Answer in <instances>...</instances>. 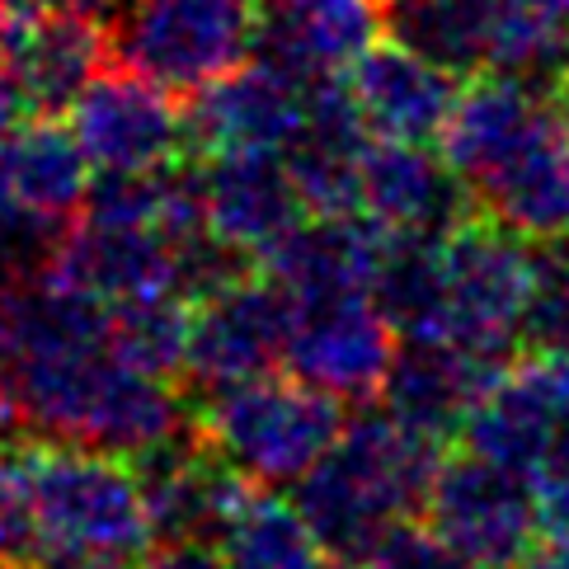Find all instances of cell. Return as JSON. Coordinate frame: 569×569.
<instances>
[{"mask_svg": "<svg viewBox=\"0 0 569 569\" xmlns=\"http://www.w3.org/2000/svg\"><path fill=\"white\" fill-rule=\"evenodd\" d=\"M0 396L29 438L141 457L184 433L193 415L174 377L118 343L109 307L62 278H0Z\"/></svg>", "mask_w": 569, "mask_h": 569, "instance_id": "cell-1", "label": "cell"}, {"mask_svg": "<svg viewBox=\"0 0 569 569\" xmlns=\"http://www.w3.org/2000/svg\"><path fill=\"white\" fill-rule=\"evenodd\" d=\"M541 246L471 212L442 236H391L377 269V307L400 339H447L508 358L537 282Z\"/></svg>", "mask_w": 569, "mask_h": 569, "instance_id": "cell-2", "label": "cell"}, {"mask_svg": "<svg viewBox=\"0 0 569 569\" xmlns=\"http://www.w3.org/2000/svg\"><path fill=\"white\" fill-rule=\"evenodd\" d=\"M438 151L471 189L476 212L532 246L569 236V132L551 90L480 71L457 94Z\"/></svg>", "mask_w": 569, "mask_h": 569, "instance_id": "cell-3", "label": "cell"}, {"mask_svg": "<svg viewBox=\"0 0 569 569\" xmlns=\"http://www.w3.org/2000/svg\"><path fill=\"white\" fill-rule=\"evenodd\" d=\"M24 490L33 565L48 569H137L156 527L128 457L80 442L24 438Z\"/></svg>", "mask_w": 569, "mask_h": 569, "instance_id": "cell-4", "label": "cell"}, {"mask_svg": "<svg viewBox=\"0 0 569 569\" xmlns=\"http://www.w3.org/2000/svg\"><path fill=\"white\" fill-rule=\"evenodd\" d=\"M438 461V442L410 433L386 410H362L358 419H343V433L292 485V499L320 537L325 556L368 560L391 527L419 518Z\"/></svg>", "mask_w": 569, "mask_h": 569, "instance_id": "cell-5", "label": "cell"}, {"mask_svg": "<svg viewBox=\"0 0 569 569\" xmlns=\"http://www.w3.org/2000/svg\"><path fill=\"white\" fill-rule=\"evenodd\" d=\"M193 429L254 485H297L343 433V405L292 372H263L208 391Z\"/></svg>", "mask_w": 569, "mask_h": 569, "instance_id": "cell-6", "label": "cell"}, {"mask_svg": "<svg viewBox=\"0 0 569 569\" xmlns=\"http://www.w3.org/2000/svg\"><path fill=\"white\" fill-rule=\"evenodd\" d=\"M254 52V0H118L109 57L170 94L212 86Z\"/></svg>", "mask_w": 569, "mask_h": 569, "instance_id": "cell-7", "label": "cell"}, {"mask_svg": "<svg viewBox=\"0 0 569 569\" xmlns=\"http://www.w3.org/2000/svg\"><path fill=\"white\" fill-rule=\"evenodd\" d=\"M419 518L471 569H513L546 522L537 485L471 447L461 457L442 452Z\"/></svg>", "mask_w": 569, "mask_h": 569, "instance_id": "cell-8", "label": "cell"}, {"mask_svg": "<svg viewBox=\"0 0 569 569\" xmlns=\"http://www.w3.org/2000/svg\"><path fill=\"white\" fill-rule=\"evenodd\" d=\"M292 301V297H288ZM400 335L372 292L292 301L282 372L335 396L339 405H368L381 396Z\"/></svg>", "mask_w": 569, "mask_h": 569, "instance_id": "cell-9", "label": "cell"}, {"mask_svg": "<svg viewBox=\"0 0 569 569\" xmlns=\"http://www.w3.org/2000/svg\"><path fill=\"white\" fill-rule=\"evenodd\" d=\"M94 174H151L189 156L184 109L128 67H104L67 109Z\"/></svg>", "mask_w": 569, "mask_h": 569, "instance_id": "cell-10", "label": "cell"}, {"mask_svg": "<svg viewBox=\"0 0 569 569\" xmlns=\"http://www.w3.org/2000/svg\"><path fill=\"white\" fill-rule=\"evenodd\" d=\"M292 301L269 273H236L193 301L184 377L198 396L282 368Z\"/></svg>", "mask_w": 569, "mask_h": 569, "instance_id": "cell-11", "label": "cell"}, {"mask_svg": "<svg viewBox=\"0 0 569 569\" xmlns=\"http://www.w3.org/2000/svg\"><path fill=\"white\" fill-rule=\"evenodd\" d=\"M202 227L221 250L259 263L311 217L282 151H217L193 160Z\"/></svg>", "mask_w": 569, "mask_h": 569, "instance_id": "cell-12", "label": "cell"}, {"mask_svg": "<svg viewBox=\"0 0 569 569\" xmlns=\"http://www.w3.org/2000/svg\"><path fill=\"white\" fill-rule=\"evenodd\" d=\"M569 423V358L532 353L503 362L490 391L480 396L476 415L466 419V447L490 461H503L527 480L556 447Z\"/></svg>", "mask_w": 569, "mask_h": 569, "instance_id": "cell-13", "label": "cell"}, {"mask_svg": "<svg viewBox=\"0 0 569 569\" xmlns=\"http://www.w3.org/2000/svg\"><path fill=\"white\" fill-rule=\"evenodd\" d=\"M503 362L508 358L447 339H400L391 372L381 381V410L410 433L447 447L466 433V419L476 415Z\"/></svg>", "mask_w": 569, "mask_h": 569, "instance_id": "cell-14", "label": "cell"}, {"mask_svg": "<svg viewBox=\"0 0 569 569\" xmlns=\"http://www.w3.org/2000/svg\"><path fill=\"white\" fill-rule=\"evenodd\" d=\"M307 90L311 86H301L297 76L246 57L212 86L193 90V104L184 109L189 151H282L301 128Z\"/></svg>", "mask_w": 569, "mask_h": 569, "instance_id": "cell-15", "label": "cell"}, {"mask_svg": "<svg viewBox=\"0 0 569 569\" xmlns=\"http://www.w3.org/2000/svg\"><path fill=\"white\" fill-rule=\"evenodd\" d=\"M358 212L386 236H442L476 212V198L433 141L372 137L358 170Z\"/></svg>", "mask_w": 569, "mask_h": 569, "instance_id": "cell-16", "label": "cell"}, {"mask_svg": "<svg viewBox=\"0 0 569 569\" xmlns=\"http://www.w3.org/2000/svg\"><path fill=\"white\" fill-rule=\"evenodd\" d=\"M377 38V0H254L250 57L297 76L301 86H316V80H343Z\"/></svg>", "mask_w": 569, "mask_h": 569, "instance_id": "cell-17", "label": "cell"}, {"mask_svg": "<svg viewBox=\"0 0 569 569\" xmlns=\"http://www.w3.org/2000/svg\"><path fill=\"white\" fill-rule=\"evenodd\" d=\"M104 62L109 33L90 14H29L0 33V71L33 118H62Z\"/></svg>", "mask_w": 569, "mask_h": 569, "instance_id": "cell-18", "label": "cell"}, {"mask_svg": "<svg viewBox=\"0 0 569 569\" xmlns=\"http://www.w3.org/2000/svg\"><path fill=\"white\" fill-rule=\"evenodd\" d=\"M141 499L156 527V541H212L236 495L246 490V476L227 466L189 423L184 433L132 457Z\"/></svg>", "mask_w": 569, "mask_h": 569, "instance_id": "cell-19", "label": "cell"}, {"mask_svg": "<svg viewBox=\"0 0 569 569\" xmlns=\"http://www.w3.org/2000/svg\"><path fill=\"white\" fill-rule=\"evenodd\" d=\"M386 240L391 236L368 212H311L259 259V273H269L292 301L372 292Z\"/></svg>", "mask_w": 569, "mask_h": 569, "instance_id": "cell-20", "label": "cell"}, {"mask_svg": "<svg viewBox=\"0 0 569 569\" xmlns=\"http://www.w3.org/2000/svg\"><path fill=\"white\" fill-rule=\"evenodd\" d=\"M457 80L452 71L433 67L400 43H377L358 57L343 76L353 104L362 113V128L381 141H438L447 118L457 104Z\"/></svg>", "mask_w": 569, "mask_h": 569, "instance_id": "cell-21", "label": "cell"}, {"mask_svg": "<svg viewBox=\"0 0 569 569\" xmlns=\"http://www.w3.org/2000/svg\"><path fill=\"white\" fill-rule=\"evenodd\" d=\"M372 147L362 113L343 80H316L307 90V113L282 160L297 179L311 212H358V170Z\"/></svg>", "mask_w": 569, "mask_h": 569, "instance_id": "cell-22", "label": "cell"}, {"mask_svg": "<svg viewBox=\"0 0 569 569\" xmlns=\"http://www.w3.org/2000/svg\"><path fill=\"white\" fill-rule=\"evenodd\" d=\"M90 160L71 128L57 118H24L0 141V202H14L43 221L71 227L90 193Z\"/></svg>", "mask_w": 569, "mask_h": 569, "instance_id": "cell-23", "label": "cell"}, {"mask_svg": "<svg viewBox=\"0 0 569 569\" xmlns=\"http://www.w3.org/2000/svg\"><path fill=\"white\" fill-rule=\"evenodd\" d=\"M503 0H381V29L391 43L429 57L452 76L490 71Z\"/></svg>", "mask_w": 569, "mask_h": 569, "instance_id": "cell-24", "label": "cell"}, {"mask_svg": "<svg viewBox=\"0 0 569 569\" xmlns=\"http://www.w3.org/2000/svg\"><path fill=\"white\" fill-rule=\"evenodd\" d=\"M227 569H325V546L311 532L297 499L273 495V485H246L212 532Z\"/></svg>", "mask_w": 569, "mask_h": 569, "instance_id": "cell-25", "label": "cell"}, {"mask_svg": "<svg viewBox=\"0 0 569 569\" xmlns=\"http://www.w3.org/2000/svg\"><path fill=\"white\" fill-rule=\"evenodd\" d=\"M518 343L532 353L569 358V250L541 246L537 282H532V297H527Z\"/></svg>", "mask_w": 569, "mask_h": 569, "instance_id": "cell-26", "label": "cell"}, {"mask_svg": "<svg viewBox=\"0 0 569 569\" xmlns=\"http://www.w3.org/2000/svg\"><path fill=\"white\" fill-rule=\"evenodd\" d=\"M368 565L372 569H471L429 532L423 518H405L400 527H391V532L372 546Z\"/></svg>", "mask_w": 569, "mask_h": 569, "instance_id": "cell-27", "label": "cell"}, {"mask_svg": "<svg viewBox=\"0 0 569 569\" xmlns=\"http://www.w3.org/2000/svg\"><path fill=\"white\" fill-rule=\"evenodd\" d=\"M537 499H541V518L546 527H569V423L556 438V447L546 452V461L537 466Z\"/></svg>", "mask_w": 569, "mask_h": 569, "instance_id": "cell-28", "label": "cell"}, {"mask_svg": "<svg viewBox=\"0 0 569 569\" xmlns=\"http://www.w3.org/2000/svg\"><path fill=\"white\" fill-rule=\"evenodd\" d=\"M137 569H227L212 541H156Z\"/></svg>", "mask_w": 569, "mask_h": 569, "instance_id": "cell-29", "label": "cell"}, {"mask_svg": "<svg viewBox=\"0 0 569 569\" xmlns=\"http://www.w3.org/2000/svg\"><path fill=\"white\" fill-rule=\"evenodd\" d=\"M118 10V0H0V33L14 19L29 14H90V19H109Z\"/></svg>", "mask_w": 569, "mask_h": 569, "instance_id": "cell-30", "label": "cell"}, {"mask_svg": "<svg viewBox=\"0 0 569 569\" xmlns=\"http://www.w3.org/2000/svg\"><path fill=\"white\" fill-rule=\"evenodd\" d=\"M513 569H569V527H551V532H537V541L518 556Z\"/></svg>", "mask_w": 569, "mask_h": 569, "instance_id": "cell-31", "label": "cell"}, {"mask_svg": "<svg viewBox=\"0 0 569 569\" xmlns=\"http://www.w3.org/2000/svg\"><path fill=\"white\" fill-rule=\"evenodd\" d=\"M29 118V109H24V99H19V90L10 86V76L0 71V141H6L19 123Z\"/></svg>", "mask_w": 569, "mask_h": 569, "instance_id": "cell-32", "label": "cell"}, {"mask_svg": "<svg viewBox=\"0 0 569 569\" xmlns=\"http://www.w3.org/2000/svg\"><path fill=\"white\" fill-rule=\"evenodd\" d=\"M551 104H556V113H560V123H565V132H569V76L560 80V86L551 90Z\"/></svg>", "mask_w": 569, "mask_h": 569, "instance_id": "cell-33", "label": "cell"}, {"mask_svg": "<svg viewBox=\"0 0 569 569\" xmlns=\"http://www.w3.org/2000/svg\"><path fill=\"white\" fill-rule=\"evenodd\" d=\"M10 429H14V419H10V410H6V396H0V442L10 438Z\"/></svg>", "mask_w": 569, "mask_h": 569, "instance_id": "cell-34", "label": "cell"}, {"mask_svg": "<svg viewBox=\"0 0 569 569\" xmlns=\"http://www.w3.org/2000/svg\"><path fill=\"white\" fill-rule=\"evenodd\" d=\"M325 569H372L368 560H335V565H325Z\"/></svg>", "mask_w": 569, "mask_h": 569, "instance_id": "cell-35", "label": "cell"}, {"mask_svg": "<svg viewBox=\"0 0 569 569\" xmlns=\"http://www.w3.org/2000/svg\"><path fill=\"white\" fill-rule=\"evenodd\" d=\"M29 569H48V565H29Z\"/></svg>", "mask_w": 569, "mask_h": 569, "instance_id": "cell-36", "label": "cell"}, {"mask_svg": "<svg viewBox=\"0 0 569 569\" xmlns=\"http://www.w3.org/2000/svg\"><path fill=\"white\" fill-rule=\"evenodd\" d=\"M565 19H569V0H565Z\"/></svg>", "mask_w": 569, "mask_h": 569, "instance_id": "cell-37", "label": "cell"}, {"mask_svg": "<svg viewBox=\"0 0 569 569\" xmlns=\"http://www.w3.org/2000/svg\"><path fill=\"white\" fill-rule=\"evenodd\" d=\"M377 6H381V0H377Z\"/></svg>", "mask_w": 569, "mask_h": 569, "instance_id": "cell-38", "label": "cell"}]
</instances>
